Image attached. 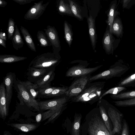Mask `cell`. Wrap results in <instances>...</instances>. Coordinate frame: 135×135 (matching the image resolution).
<instances>
[{
  "label": "cell",
  "mask_w": 135,
  "mask_h": 135,
  "mask_svg": "<svg viewBox=\"0 0 135 135\" xmlns=\"http://www.w3.org/2000/svg\"><path fill=\"white\" fill-rule=\"evenodd\" d=\"M49 41L50 45L52 46L53 52L59 54L60 50V42L57 32L54 26L48 25L44 29Z\"/></svg>",
  "instance_id": "12"
},
{
  "label": "cell",
  "mask_w": 135,
  "mask_h": 135,
  "mask_svg": "<svg viewBox=\"0 0 135 135\" xmlns=\"http://www.w3.org/2000/svg\"><path fill=\"white\" fill-rule=\"evenodd\" d=\"M37 36L41 47H46L50 45L49 39L43 31L38 30L37 32Z\"/></svg>",
  "instance_id": "30"
},
{
  "label": "cell",
  "mask_w": 135,
  "mask_h": 135,
  "mask_svg": "<svg viewBox=\"0 0 135 135\" xmlns=\"http://www.w3.org/2000/svg\"><path fill=\"white\" fill-rule=\"evenodd\" d=\"M6 41L5 40L0 38V45L5 48H6Z\"/></svg>",
  "instance_id": "44"
},
{
  "label": "cell",
  "mask_w": 135,
  "mask_h": 135,
  "mask_svg": "<svg viewBox=\"0 0 135 135\" xmlns=\"http://www.w3.org/2000/svg\"><path fill=\"white\" fill-rule=\"evenodd\" d=\"M118 86L135 87V70L130 75L121 78L116 85L115 86Z\"/></svg>",
  "instance_id": "20"
},
{
  "label": "cell",
  "mask_w": 135,
  "mask_h": 135,
  "mask_svg": "<svg viewBox=\"0 0 135 135\" xmlns=\"http://www.w3.org/2000/svg\"><path fill=\"white\" fill-rule=\"evenodd\" d=\"M42 115L41 113H39L36 116V120L37 122H39L41 120Z\"/></svg>",
  "instance_id": "43"
},
{
  "label": "cell",
  "mask_w": 135,
  "mask_h": 135,
  "mask_svg": "<svg viewBox=\"0 0 135 135\" xmlns=\"http://www.w3.org/2000/svg\"><path fill=\"white\" fill-rule=\"evenodd\" d=\"M116 106L119 107H128L135 106V98L117 100L113 102Z\"/></svg>",
  "instance_id": "34"
},
{
  "label": "cell",
  "mask_w": 135,
  "mask_h": 135,
  "mask_svg": "<svg viewBox=\"0 0 135 135\" xmlns=\"http://www.w3.org/2000/svg\"><path fill=\"white\" fill-rule=\"evenodd\" d=\"M50 71L44 69L28 67L26 75L28 81L36 83Z\"/></svg>",
  "instance_id": "14"
},
{
  "label": "cell",
  "mask_w": 135,
  "mask_h": 135,
  "mask_svg": "<svg viewBox=\"0 0 135 135\" xmlns=\"http://www.w3.org/2000/svg\"><path fill=\"white\" fill-rule=\"evenodd\" d=\"M15 22L13 19L10 18L8 20L7 28V36L8 39L12 40L15 29Z\"/></svg>",
  "instance_id": "36"
},
{
  "label": "cell",
  "mask_w": 135,
  "mask_h": 135,
  "mask_svg": "<svg viewBox=\"0 0 135 135\" xmlns=\"http://www.w3.org/2000/svg\"><path fill=\"white\" fill-rule=\"evenodd\" d=\"M26 57L18 56L14 55H1L0 62L2 63H10L24 60Z\"/></svg>",
  "instance_id": "27"
},
{
  "label": "cell",
  "mask_w": 135,
  "mask_h": 135,
  "mask_svg": "<svg viewBox=\"0 0 135 135\" xmlns=\"http://www.w3.org/2000/svg\"><path fill=\"white\" fill-rule=\"evenodd\" d=\"M101 99L106 108L108 114L113 126V129L111 135H114L116 133L118 134L121 133L123 125V114L107 101L102 99Z\"/></svg>",
  "instance_id": "5"
},
{
  "label": "cell",
  "mask_w": 135,
  "mask_h": 135,
  "mask_svg": "<svg viewBox=\"0 0 135 135\" xmlns=\"http://www.w3.org/2000/svg\"><path fill=\"white\" fill-rule=\"evenodd\" d=\"M18 81L34 99L37 98L39 93V87L37 84L32 83L28 80L24 81H21L18 80Z\"/></svg>",
  "instance_id": "22"
},
{
  "label": "cell",
  "mask_w": 135,
  "mask_h": 135,
  "mask_svg": "<svg viewBox=\"0 0 135 135\" xmlns=\"http://www.w3.org/2000/svg\"><path fill=\"white\" fill-rule=\"evenodd\" d=\"M60 59L59 54L53 52L44 53L35 57L31 62L28 67L51 71L55 69L60 63Z\"/></svg>",
  "instance_id": "4"
},
{
  "label": "cell",
  "mask_w": 135,
  "mask_h": 135,
  "mask_svg": "<svg viewBox=\"0 0 135 135\" xmlns=\"http://www.w3.org/2000/svg\"><path fill=\"white\" fill-rule=\"evenodd\" d=\"M70 99L66 94L56 98L38 102L40 109H52L61 114L66 109Z\"/></svg>",
  "instance_id": "6"
},
{
  "label": "cell",
  "mask_w": 135,
  "mask_h": 135,
  "mask_svg": "<svg viewBox=\"0 0 135 135\" xmlns=\"http://www.w3.org/2000/svg\"><path fill=\"white\" fill-rule=\"evenodd\" d=\"M3 81L6 88L7 104L9 107L13 94V87L16 81L15 73L12 72L8 73Z\"/></svg>",
  "instance_id": "13"
},
{
  "label": "cell",
  "mask_w": 135,
  "mask_h": 135,
  "mask_svg": "<svg viewBox=\"0 0 135 135\" xmlns=\"http://www.w3.org/2000/svg\"><path fill=\"white\" fill-rule=\"evenodd\" d=\"M57 87H52L50 85L44 87L39 88L38 90V96H43V97L46 95L51 93L54 90L56 89Z\"/></svg>",
  "instance_id": "37"
},
{
  "label": "cell",
  "mask_w": 135,
  "mask_h": 135,
  "mask_svg": "<svg viewBox=\"0 0 135 135\" xmlns=\"http://www.w3.org/2000/svg\"><path fill=\"white\" fill-rule=\"evenodd\" d=\"M90 74L76 78L68 87L66 94L70 99L80 94L91 83L89 79Z\"/></svg>",
  "instance_id": "7"
},
{
  "label": "cell",
  "mask_w": 135,
  "mask_h": 135,
  "mask_svg": "<svg viewBox=\"0 0 135 135\" xmlns=\"http://www.w3.org/2000/svg\"><path fill=\"white\" fill-rule=\"evenodd\" d=\"M15 84L16 90L18 93V97L20 103H22L23 102L28 107L33 108L36 110L39 111L40 108L38 102L33 97L18 80H16Z\"/></svg>",
  "instance_id": "8"
},
{
  "label": "cell",
  "mask_w": 135,
  "mask_h": 135,
  "mask_svg": "<svg viewBox=\"0 0 135 135\" xmlns=\"http://www.w3.org/2000/svg\"><path fill=\"white\" fill-rule=\"evenodd\" d=\"M80 129L81 135H110L98 106L86 115Z\"/></svg>",
  "instance_id": "1"
},
{
  "label": "cell",
  "mask_w": 135,
  "mask_h": 135,
  "mask_svg": "<svg viewBox=\"0 0 135 135\" xmlns=\"http://www.w3.org/2000/svg\"><path fill=\"white\" fill-rule=\"evenodd\" d=\"M97 106L99 108L104 123L110 135H111L113 129V126L108 114L106 108L101 99L98 101Z\"/></svg>",
  "instance_id": "16"
},
{
  "label": "cell",
  "mask_w": 135,
  "mask_h": 135,
  "mask_svg": "<svg viewBox=\"0 0 135 135\" xmlns=\"http://www.w3.org/2000/svg\"><path fill=\"white\" fill-rule=\"evenodd\" d=\"M5 85L3 82L0 85V115L4 119L8 115V107L7 105Z\"/></svg>",
  "instance_id": "15"
},
{
  "label": "cell",
  "mask_w": 135,
  "mask_h": 135,
  "mask_svg": "<svg viewBox=\"0 0 135 135\" xmlns=\"http://www.w3.org/2000/svg\"><path fill=\"white\" fill-rule=\"evenodd\" d=\"M116 15L114 18L112 27L111 33L116 36L118 38H121L123 36V28L121 20Z\"/></svg>",
  "instance_id": "17"
},
{
  "label": "cell",
  "mask_w": 135,
  "mask_h": 135,
  "mask_svg": "<svg viewBox=\"0 0 135 135\" xmlns=\"http://www.w3.org/2000/svg\"><path fill=\"white\" fill-rule=\"evenodd\" d=\"M105 83L103 81L90 83L80 94L70 100L72 102L93 104L99 100L100 96L105 91L103 90Z\"/></svg>",
  "instance_id": "2"
},
{
  "label": "cell",
  "mask_w": 135,
  "mask_h": 135,
  "mask_svg": "<svg viewBox=\"0 0 135 135\" xmlns=\"http://www.w3.org/2000/svg\"><path fill=\"white\" fill-rule=\"evenodd\" d=\"M68 89V87L67 86L57 87L51 93L46 95L43 98H48L62 96L66 94Z\"/></svg>",
  "instance_id": "28"
},
{
  "label": "cell",
  "mask_w": 135,
  "mask_h": 135,
  "mask_svg": "<svg viewBox=\"0 0 135 135\" xmlns=\"http://www.w3.org/2000/svg\"><path fill=\"white\" fill-rule=\"evenodd\" d=\"M117 0H115L112 1L110 3L107 15V22L108 26L111 33L112 25L114 18L116 15L120 14L119 12L117 10Z\"/></svg>",
  "instance_id": "18"
},
{
  "label": "cell",
  "mask_w": 135,
  "mask_h": 135,
  "mask_svg": "<svg viewBox=\"0 0 135 135\" xmlns=\"http://www.w3.org/2000/svg\"><path fill=\"white\" fill-rule=\"evenodd\" d=\"M127 89L126 87L122 86H118L112 88L107 90H106L100 96L99 100L108 94H117L122 92L126 91Z\"/></svg>",
  "instance_id": "31"
},
{
  "label": "cell",
  "mask_w": 135,
  "mask_h": 135,
  "mask_svg": "<svg viewBox=\"0 0 135 135\" xmlns=\"http://www.w3.org/2000/svg\"><path fill=\"white\" fill-rule=\"evenodd\" d=\"M112 99L117 100L135 98V90L124 91L115 95H110Z\"/></svg>",
  "instance_id": "26"
},
{
  "label": "cell",
  "mask_w": 135,
  "mask_h": 135,
  "mask_svg": "<svg viewBox=\"0 0 135 135\" xmlns=\"http://www.w3.org/2000/svg\"><path fill=\"white\" fill-rule=\"evenodd\" d=\"M122 1V7L123 8L128 9L133 5L135 4V0H123Z\"/></svg>",
  "instance_id": "39"
},
{
  "label": "cell",
  "mask_w": 135,
  "mask_h": 135,
  "mask_svg": "<svg viewBox=\"0 0 135 135\" xmlns=\"http://www.w3.org/2000/svg\"><path fill=\"white\" fill-rule=\"evenodd\" d=\"M20 5H23L31 3L36 0H13Z\"/></svg>",
  "instance_id": "40"
},
{
  "label": "cell",
  "mask_w": 135,
  "mask_h": 135,
  "mask_svg": "<svg viewBox=\"0 0 135 135\" xmlns=\"http://www.w3.org/2000/svg\"><path fill=\"white\" fill-rule=\"evenodd\" d=\"M10 125L12 127L25 132L33 131L37 127L36 125L33 124L13 123Z\"/></svg>",
  "instance_id": "29"
},
{
  "label": "cell",
  "mask_w": 135,
  "mask_h": 135,
  "mask_svg": "<svg viewBox=\"0 0 135 135\" xmlns=\"http://www.w3.org/2000/svg\"><path fill=\"white\" fill-rule=\"evenodd\" d=\"M7 4V2L3 0H0V7H5Z\"/></svg>",
  "instance_id": "42"
},
{
  "label": "cell",
  "mask_w": 135,
  "mask_h": 135,
  "mask_svg": "<svg viewBox=\"0 0 135 135\" xmlns=\"http://www.w3.org/2000/svg\"><path fill=\"white\" fill-rule=\"evenodd\" d=\"M49 3L48 2L43 4V1L35 3L25 14L24 18L29 20L38 19L44 13Z\"/></svg>",
  "instance_id": "11"
},
{
  "label": "cell",
  "mask_w": 135,
  "mask_h": 135,
  "mask_svg": "<svg viewBox=\"0 0 135 135\" xmlns=\"http://www.w3.org/2000/svg\"><path fill=\"white\" fill-rule=\"evenodd\" d=\"M0 38L6 41L7 40V37L5 33L2 31L0 33Z\"/></svg>",
  "instance_id": "41"
},
{
  "label": "cell",
  "mask_w": 135,
  "mask_h": 135,
  "mask_svg": "<svg viewBox=\"0 0 135 135\" xmlns=\"http://www.w3.org/2000/svg\"><path fill=\"white\" fill-rule=\"evenodd\" d=\"M55 69L50 71L36 83L38 86L39 88L50 85L51 82L54 79Z\"/></svg>",
  "instance_id": "24"
},
{
  "label": "cell",
  "mask_w": 135,
  "mask_h": 135,
  "mask_svg": "<svg viewBox=\"0 0 135 135\" xmlns=\"http://www.w3.org/2000/svg\"><path fill=\"white\" fill-rule=\"evenodd\" d=\"M69 5L73 14L77 18L82 19L81 11L79 6L73 1L69 0Z\"/></svg>",
  "instance_id": "35"
},
{
  "label": "cell",
  "mask_w": 135,
  "mask_h": 135,
  "mask_svg": "<svg viewBox=\"0 0 135 135\" xmlns=\"http://www.w3.org/2000/svg\"><path fill=\"white\" fill-rule=\"evenodd\" d=\"M113 35L108 26L103 38L102 44L106 53L108 55L113 54L120 41V38L116 39Z\"/></svg>",
  "instance_id": "9"
},
{
  "label": "cell",
  "mask_w": 135,
  "mask_h": 135,
  "mask_svg": "<svg viewBox=\"0 0 135 135\" xmlns=\"http://www.w3.org/2000/svg\"><path fill=\"white\" fill-rule=\"evenodd\" d=\"M89 36L92 48L95 50L97 42V35L95 30V22L91 16L88 19Z\"/></svg>",
  "instance_id": "21"
},
{
  "label": "cell",
  "mask_w": 135,
  "mask_h": 135,
  "mask_svg": "<svg viewBox=\"0 0 135 135\" xmlns=\"http://www.w3.org/2000/svg\"><path fill=\"white\" fill-rule=\"evenodd\" d=\"M13 48L18 50L23 47L24 43L17 25H15L14 34L12 40Z\"/></svg>",
  "instance_id": "23"
},
{
  "label": "cell",
  "mask_w": 135,
  "mask_h": 135,
  "mask_svg": "<svg viewBox=\"0 0 135 135\" xmlns=\"http://www.w3.org/2000/svg\"><path fill=\"white\" fill-rule=\"evenodd\" d=\"M58 11L60 13L68 15L73 14L69 5L66 3L64 1L60 0L58 6Z\"/></svg>",
  "instance_id": "33"
},
{
  "label": "cell",
  "mask_w": 135,
  "mask_h": 135,
  "mask_svg": "<svg viewBox=\"0 0 135 135\" xmlns=\"http://www.w3.org/2000/svg\"><path fill=\"white\" fill-rule=\"evenodd\" d=\"M82 117L80 113H75L70 131L71 135H81L80 127Z\"/></svg>",
  "instance_id": "19"
},
{
  "label": "cell",
  "mask_w": 135,
  "mask_h": 135,
  "mask_svg": "<svg viewBox=\"0 0 135 135\" xmlns=\"http://www.w3.org/2000/svg\"><path fill=\"white\" fill-rule=\"evenodd\" d=\"M121 135H129V131L128 124L124 119L123 121V125Z\"/></svg>",
  "instance_id": "38"
},
{
  "label": "cell",
  "mask_w": 135,
  "mask_h": 135,
  "mask_svg": "<svg viewBox=\"0 0 135 135\" xmlns=\"http://www.w3.org/2000/svg\"><path fill=\"white\" fill-rule=\"evenodd\" d=\"M129 65L122 59H119L109 68L101 73L91 76L89 80L91 82L100 79L108 80L121 77L130 69Z\"/></svg>",
  "instance_id": "3"
},
{
  "label": "cell",
  "mask_w": 135,
  "mask_h": 135,
  "mask_svg": "<svg viewBox=\"0 0 135 135\" xmlns=\"http://www.w3.org/2000/svg\"><path fill=\"white\" fill-rule=\"evenodd\" d=\"M64 30L65 38L69 46L70 47L73 40V34L70 27L66 21L64 24Z\"/></svg>",
  "instance_id": "32"
},
{
  "label": "cell",
  "mask_w": 135,
  "mask_h": 135,
  "mask_svg": "<svg viewBox=\"0 0 135 135\" xmlns=\"http://www.w3.org/2000/svg\"><path fill=\"white\" fill-rule=\"evenodd\" d=\"M102 66L100 65L93 68H86L82 65L74 66L67 70L65 76L76 78L90 75L96 71Z\"/></svg>",
  "instance_id": "10"
},
{
  "label": "cell",
  "mask_w": 135,
  "mask_h": 135,
  "mask_svg": "<svg viewBox=\"0 0 135 135\" xmlns=\"http://www.w3.org/2000/svg\"><path fill=\"white\" fill-rule=\"evenodd\" d=\"M20 30L28 46L32 51L36 52V47L35 44L28 30L22 26H21Z\"/></svg>",
  "instance_id": "25"
}]
</instances>
